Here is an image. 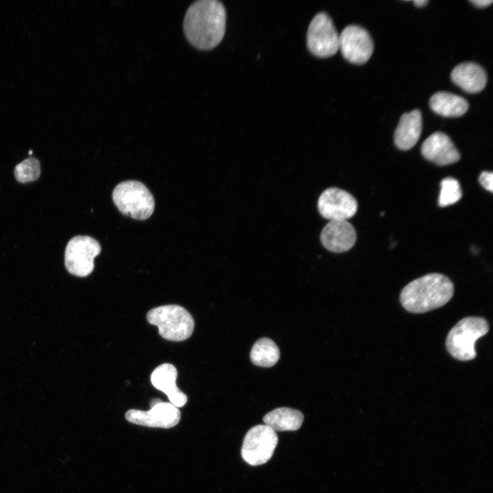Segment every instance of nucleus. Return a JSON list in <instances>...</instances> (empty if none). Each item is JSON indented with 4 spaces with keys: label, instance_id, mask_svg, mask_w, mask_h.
<instances>
[{
    "label": "nucleus",
    "instance_id": "f257e3e1",
    "mask_svg": "<svg viewBox=\"0 0 493 493\" xmlns=\"http://www.w3.org/2000/svg\"><path fill=\"white\" fill-rule=\"evenodd\" d=\"M226 11L217 0H199L188 8L184 20V34L194 47L210 50L222 40L225 31Z\"/></svg>",
    "mask_w": 493,
    "mask_h": 493
},
{
    "label": "nucleus",
    "instance_id": "f03ea898",
    "mask_svg": "<svg viewBox=\"0 0 493 493\" xmlns=\"http://www.w3.org/2000/svg\"><path fill=\"white\" fill-rule=\"evenodd\" d=\"M453 293V283L449 278L440 273H429L406 285L400 301L407 311L424 313L445 305Z\"/></svg>",
    "mask_w": 493,
    "mask_h": 493
},
{
    "label": "nucleus",
    "instance_id": "7ed1b4c3",
    "mask_svg": "<svg viewBox=\"0 0 493 493\" xmlns=\"http://www.w3.org/2000/svg\"><path fill=\"white\" fill-rule=\"evenodd\" d=\"M148 322L158 327L159 334L165 340L179 342L189 338L193 333L194 321L183 307L166 305L150 309Z\"/></svg>",
    "mask_w": 493,
    "mask_h": 493
},
{
    "label": "nucleus",
    "instance_id": "20e7f679",
    "mask_svg": "<svg viewBox=\"0 0 493 493\" xmlns=\"http://www.w3.org/2000/svg\"><path fill=\"white\" fill-rule=\"evenodd\" d=\"M488 331V323L485 318L476 316L464 318L448 332L446 340V349L458 360H471L477 355L475 342Z\"/></svg>",
    "mask_w": 493,
    "mask_h": 493
},
{
    "label": "nucleus",
    "instance_id": "39448f33",
    "mask_svg": "<svg viewBox=\"0 0 493 493\" xmlns=\"http://www.w3.org/2000/svg\"><path fill=\"white\" fill-rule=\"evenodd\" d=\"M112 199L122 214L134 219L146 220L154 211L152 194L144 184L138 181L118 184L113 190Z\"/></svg>",
    "mask_w": 493,
    "mask_h": 493
},
{
    "label": "nucleus",
    "instance_id": "423d86ee",
    "mask_svg": "<svg viewBox=\"0 0 493 493\" xmlns=\"http://www.w3.org/2000/svg\"><path fill=\"white\" fill-rule=\"evenodd\" d=\"M307 46L314 55L326 58L339 49V34L331 17L320 12L312 18L307 33Z\"/></svg>",
    "mask_w": 493,
    "mask_h": 493
},
{
    "label": "nucleus",
    "instance_id": "0eeeda50",
    "mask_svg": "<svg viewBox=\"0 0 493 493\" xmlns=\"http://www.w3.org/2000/svg\"><path fill=\"white\" fill-rule=\"evenodd\" d=\"M99 243L88 236H77L68 242L64 253L67 270L77 277H84L94 269V259L101 252Z\"/></svg>",
    "mask_w": 493,
    "mask_h": 493
},
{
    "label": "nucleus",
    "instance_id": "6e6552de",
    "mask_svg": "<svg viewBox=\"0 0 493 493\" xmlns=\"http://www.w3.org/2000/svg\"><path fill=\"white\" fill-rule=\"evenodd\" d=\"M277 442V435L270 427L265 425L254 426L244 436L242 457L251 466L265 464L272 457Z\"/></svg>",
    "mask_w": 493,
    "mask_h": 493
},
{
    "label": "nucleus",
    "instance_id": "1a4fd4ad",
    "mask_svg": "<svg viewBox=\"0 0 493 493\" xmlns=\"http://www.w3.org/2000/svg\"><path fill=\"white\" fill-rule=\"evenodd\" d=\"M339 49L347 61L360 65L371 57L374 43L366 29L357 25H349L339 35Z\"/></svg>",
    "mask_w": 493,
    "mask_h": 493
},
{
    "label": "nucleus",
    "instance_id": "9d476101",
    "mask_svg": "<svg viewBox=\"0 0 493 493\" xmlns=\"http://www.w3.org/2000/svg\"><path fill=\"white\" fill-rule=\"evenodd\" d=\"M150 407L148 411L129 409L126 412L125 418L136 425L166 429L175 426L180 420L179 409L170 403L155 399L151 401Z\"/></svg>",
    "mask_w": 493,
    "mask_h": 493
},
{
    "label": "nucleus",
    "instance_id": "9b49d317",
    "mask_svg": "<svg viewBox=\"0 0 493 493\" xmlns=\"http://www.w3.org/2000/svg\"><path fill=\"white\" fill-rule=\"evenodd\" d=\"M318 209L321 216L329 220H346L357 212V203L348 192L329 188L320 195Z\"/></svg>",
    "mask_w": 493,
    "mask_h": 493
},
{
    "label": "nucleus",
    "instance_id": "f8f14e48",
    "mask_svg": "<svg viewBox=\"0 0 493 493\" xmlns=\"http://www.w3.org/2000/svg\"><path fill=\"white\" fill-rule=\"evenodd\" d=\"M423 157L438 166H447L458 162L460 154L451 138L436 131L429 136L421 146Z\"/></svg>",
    "mask_w": 493,
    "mask_h": 493
},
{
    "label": "nucleus",
    "instance_id": "ddd939ff",
    "mask_svg": "<svg viewBox=\"0 0 493 493\" xmlns=\"http://www.w3.org/2000/svg\"><path fill=\"white\" fill-rule=\"evenodd\" d=\"M356 239V231L347 220H330L320 233L323 245L334 253L349 251L355 244Z\"/></svg>",
    "mask_w": 493,
    "mask_h": 493
},
{
    "label": "nucleus",
    "instance_id": "4468645a",
    "mask_svg": "<svg viewBox=\"0 0 493 493\" xmlns=\"http://www.w3.org/2000/svg\"><path fill=\"white\" fill-rule=\"evenodd\" d=\"M177 371L175 366L169 363L156 367L151 375V382L157 390L165 393L170 403L177 407H183L188 401L186 394L177 386Z\"/></svg>",
    "mask_w": 493,
    "mask_h": 493
},
{
    "label": "nucleus",
    "instance_id": "2eb2a0df",
    "mask_svg": "<svg viewBox=\"0 0 493 493\" xmlns=\"http://www.w3.org/2000/svg\"><path fill=\"white\" fill-rule=\"evenodd\" d=\"M451 79L464 91L478 93L486 85L487 74L480 65L475 62H462L453 69Z\"/></svg>",
    "mask_w": 493,
    "mask_h": 493
},
{
    "label": "nucleus",
    "instance_id": "dca6fc26",
    "mask_svg": "<svg viewBox=\"0 0 493 493\" xmlns=\"http://www.w3.org/2000/svg\"><path fill=\"white\" fill-rule=\"evenodd\" d=\"M422 128V115L419 110L404 113L394 131V144L403 151L412 149L420 138Z\"/></svg>",
    "mask_w": 493,
    "mask_h": 493
},
{
    "label": "nucleus",
    "instance_id": "f3484780",
    "mask_svg": "<svg viewBox=\"0 0 493 493\" xmlns=\"http://www.w3.org/2000/svg\"><path fill=\"white\" fill-rule=\"evenodd\" d=\"M432 111L444 117L456 118L463 116L469 108L463 97L448 92H438L429 99Z\"/></svg>",
    "mask_w": 493,
    "mask_h": 493
},
{
    "label": "nucleus",
    "instance_id": "a211bd4d",
    "mask_svg": "<svg viewBox=\"0 0 493 493\" xmlns=\"http://www.w3.org/2000/svg\"><path fill=\"white\" fill-rule=\"evenodd\" d=\"M303 414L290 407H279L266 414L263 421L274 431H296L303 421Z\"/></svg>",
    "mask_w": 493,
    "mask_h": 493
},
{
    "label": "nucleus",
    "instance_id": "6ab92c4d",
    "mask_svg": "<svg viewBox=\"0 0 493 493\" xmlns=\"http://www.w3.org/2000/svg\"><path fill=\"white\" fill-rule=\"evenodd\" d=\"M279 357L280 352L277 345L267 338L258 340L250 353L251 362L256 366L265 368L274 366Z\"/></svg>",
    "mask_w": 493,
    "mask_h": 493
},
{
    "label": "nucleus",
    "instance_id": "aec40b11",
    "mask_svg": "<svg viewBox=\"0 0 493 493\" xmlns=\"http://www.w3.org/2000/svg\"><path fill=\"white\" fill-rule=\"evenodd\" d=\"M462 196L459 181L453 177H446L440 183V193L438 199L440 207H446L457 203Z\"/></svg>",
    "mask_w": 493,
    "mask_h": 493
},
{
    "label": "nucleus",
    "instance_id": "412c9836",
    "mask_svg": "<svg viewBox=\"0 0 493 493\" xmlns=\"http://www.w3.org/2000/svg\"><path fill=\"white\" fill-rule=\"evenodd\" d=\"M40 174V162L34 157L25 159L17 164L14 169L15 177L21 183L35 181L39 177Z\"/></svg>",
    "mask_w": 493,
    "mask_h": 493
},
{
    "label": "nucleus",
    "instance_id": "4be33fe9",
    "mask_svg": "<svg viewBox=\"0 0 493 493\" xmlns=\"http://www.w3.org/2000/svg\"><path fill=\"white\" fill-rule=\"evenodd\" d=\"M479 182L487 190L493 191V173L491 171H483L479 177Z\"/></svg>",
    "mask_w": 493,
    "mask_h": 493
},
{
    "label": "nucleus",
    "instance_id": "5701e85b",
    "mask_svg": "<svg viewBox=\"0 0 493 493\" xmlns=\"http://www.w3.org/2000/svg\"><path fill=\"white\" fill-rule=\"evenodd\" d=\"M470 2L479 8H484L492 3V0H470Z\"/></svg>",
    "mask_w": 493,
    "mask_h": 493
},
{
    "label": "nucleus",
    "instance_id": "b1692460",
    "mask_svg": "<svg viewBox=\"0 0 493 493\" xmlns=\"http://www.w3.org/2000/svg\"><path fill=\"white\" fill-rule=\"evenodd\" d=\"M413 3L414 5L418 8H422L425 6L428 3L429 1L427 0H414L413 1Z\"/></svg>",
    "mask_w": 493,
    "mask_h": 493
}]
</instances>
